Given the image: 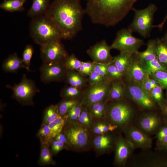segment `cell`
I'll return each instance as SVG.
<instances>
[{
  "label": "cell",
  "instance_id": "ba28073f",
  "mask_svg": "<svg viewBox=\"0 0 167 167\" xmlns=\"http://www.w3.org/2000/svg\"><path fill=\"white\" fill-rule=\"evenodd\" d=\"M119 100H115L116 102L110 105L107 102L105 120L118 127L125 123L129 119L131 113L130 108Z\"/></svg>",
  "mask_w": 167,
  "mask_h": 167
},
{
  "label": "cell",
  "instance_id": "2e32d148",
  "mask_svg": "<svg viewBox=\"0 0 167 167\" xmlns=\"http://www.w3.org/2000/svg\"><path fill=\"white\" fill-rule=\"evenodd\" d=\"M22 68L28 70L22 58H19L15 53L9 55L2 65V70L6 72L16 73Z\"/></svg>",
  "mask_w": 167,
  "mask_h": 167
},
{
  "label": "cell",
  "instance_id": "7bdbcfd3",
  "mask_svg": "<svg viewBox=\"0 0 167 167\" xmlns=\"http://www.w3.org/2000/svg\"><path fill=\"white\" fill-rule=\"evenodd\" d=\"M101 122L103 133L113 131L118 127L117 125L111 123L105 120L101 121Z\"/></svg>",
  "mask_w": 167,
  "mask_h": 167
},
{
  "label": "cell",
  "instance_id": "d6a6232c",
  "mask_svg": "<svg viewBox=\"0 0 167 167\" xmlns=\"http://www.w3.org/2000/svg\"><path fill=\"white\" fill-rule=\"evenodd\" d=\"M58 113L57 105H51L46 110L44 118V121L48 124L55 120L58 116Z\"/></svg>",
  "mask_w": 167,
  "mask_h": 167
},
{
  "label": "cell",
  "instance_id": "9f6ffc18",
  "mask_svg": "<svg viewBox=\"0 0 167 167\" xmlns=\"http://www.w3.org/2000/svg\"><path fill=\"white\" fill-rule=\"evenodd\" d=\"M165 111L166 112H167V106L165 108Z\"/></svg>",
  "mask_w": 167,
  "mask_h": 167
},
{
  "label": "cell",
  "instance_id": "b9f144b4",
  "mask_svg": "<svg viewBox=\"0 0 167 167\" xmlns=\"http://www.w3.org/2000/svg\"><path fill=\"white\" fill-rule=\"evenodd\" d=\"M64 148H67L66 145L63 143L54 140L51 145V150L52 152L56 154Z\"/></svg>",
  "mask_w": 167,
  "mask_h": 167
},
{
  "label": "cell",
  "instance_id": "f546056e",
  "mask_svg": "<svg viewBox=\"0 0 167 167\" xmlns=\"http://www.w3.org/2000/svg\"><path fill=\"white\" fill-rule=\"evenodd\" d=\"M158 123L157 117L154 115H149L144 117L141 121V127L147 131H151L154 130Z\"/></svg>",
  "mask_w": 167,
  "mask_h": 167
},
{
  "label": "cell",
  "instance_id": "f1b7e54d",
  "mask_svg": "<svg viewBox=\"0 0 167 167\" xmlns=\"http://www.w3.org/2000/svg\"><path fill=\"white\" fill-rule=\"evenodd\" d=\"M142 63L146 73L148 75H152L159 71L167 70V68L159 61L157 58Z\"/></svg>",
  "mask_w": 167,
  "mask_h": 167
},
{
  "label": "cell",
  "instance_id": "7a4b0ae2",
  "mask_svg": "<svg viewBox=\"0 0 167 167\" xmlns=\"http://www.w3.org/2000/svg\"><path fill=\"white\" fill-rule=\"evenodd\" d=\"M138 0H87L85 14L93 24L113 27L122 21Z\"/></svg>",
  "mask_w": 167,
  "mask_h": 167
},
{
  "label": "cell",
  "instance_id": "816d5d0a",
  "mask_svg": "<svg viewBox=\"0 0 167 167\" xmlns=\"http://www.w3.org/2000/svg\"><path fill=\"white\" fill-rule=\"evenodd\" d=\"M82 65L91 72L93 71L94 66V63L93 62H83Z\"/></svg>",
  "mask_w": 167,
  "mask_h": 167
},
{
  "label": "cell",
  "instance_id": "e575fe53",
  "mask_svg": "<svg viewBox=\"0 0 167 167\" xmlns=\"http://www.w3.org/2000/svg\"><path fill=\"white\" fill-rule=\"evenodd\" d=\"M122 74L112 63L108 65L107 78L111 81L119 80L123 76Z\"/></svg>",
  "mask_w": 167,
  "mask_h": 167
},
{
  "label": "cell",
  "instance_id": "52a82bcc",
  "mask_svg": "<svg viewBox=\"0 0 167 167\" xmlns=\"http://www.w3.org/2000/svg\"><path fill=\"white\" fill-rule=\"evenodd\" d=\"M132 32L129 28H123L119 30L110 45L112 49H117L120 53L137 54L139 49L144 44V41L134 36Z\"/></svg>",
  "mask_w": 167,
  "mask_h": 167
},
{
  "label": "cell",
  "instance_id": "ab89813d",
  "mask_svg": "<svg viewBox=\"0 0 167 167\" xmlns=\"http://www.w3.org/2000/svg\"><path fill=\"white\" fill-rule=\"evenodd\" d=\"M109 63L103 64L94 63V66L93 71H95L101 75L107 78L108 68Z\"/></svg>",
  "mask_w": 167,
  "mask_h": 167
},
{
  "label": "cell",
  "instance_id": "680465c9",
  "mask_svg": "<svg viewBox=\"0 0 167 167\" xmlns=\"http://www.w3.org/2000/svg\"></svg>",
  "mask_w": 167,
  "mask_h": 167
},
{
  "label": "cell",
  "instance_id": "30bf717a",
  "mask_svg": "<svg viewBox=\"0 0 167 167\" xmlns=\"http://www.w3.org/2000/svg\"><path fill=\"white\" fill-rule=\"evenodd\" d=\"M13 92V96L19 101L23 102H29L35 94L39 91L34 82L27 78L24 74L20 82L10 87Z\"/></svg>",
  "mask_w": 167,
  "mask_h": 167
},
{
  "label": "cell",
  "instance_id": "277c9868",
  "mask_svg": "<svg viewBox=\"0 0 167 167\" xmlns=\"http://www.w3.org/2000/svg\"><path fill=\"white\" fill-rule=\"evenodd\" d=\"M29 30L33 41L41 46L62 39L54 24L44 15L32 18Z\"/></svg>",
  "mask_w": 167,
  "mask_h": 167
},
{
  "label": "cell",
  "instance_id": "681fc988",
  "mask_svg": "<svg viewBox=\"0 0 167 167\" xmlns=\"http://www.w3.org/2000/svg\"><path fill=\"white\" fill-rule=\"evenodd\" d=\"M77 71L84 76H88L91 72H92L82 65H81L79 69Z\"/></svg>",
  "mask_w": 167,
  "mask_h": 167
},
{
  "label": "cell",
  "instance_id": "d4e9b609",
  "mask_svg": "<svg viewBox=\"0 0 167 167\" xmlns=\"http://www.w3.org/2000/svg\"><path fill=\"white\" fill-rule=\"evenodd\" d=\"M26 0H4L0 5V8L9 12L22 11L24 10L23 5Z\"/></svg>",
  "mask_w": 167,
  "mask_h": 167
},
{
  "label": "cell",
  "instance_id": "7c38bea8",
  "mask_svg": "<svg viewBox=\"0 0 167 167\" xmlns=\"http://www.w3.org/2000/svg\"><path fill=\"white\" fill-rule=\"evenodd\" d=\"M112 49L111 46L103 40L91 46L87 53L93 62L108 64L111 62L113 58L110 54Z\"/></svg>",
  "mask_w": 167,
  "mask_h": 167
},
{
  "label": "cell",
  "instance_id": "f5cc1de1",
  "mask_svg": "<svg viewBox=\"0 0 167 167\" xmlns=\"http://www.w3.org/2000/svg\"><path fill=\"white\" fill-rule=\"evenodd\" d=\"M167 20V11L166 14L164 17L162 21L159 24L156 25H153V28H158L160 29H162Z\"/></svg>",
  "mask_w": 167,
  "mask_h": 167
},
{
  "label": "cell",
  "instance_id": "5b68a950",
  "mask_svg": "<svg viewBox=\"0 0 167 167\" xmlns=\"http://www.w3.org/2000/svg\"><path fill=\"white\" fill-rule=\"evenodd\" d=\"M156 6L152 3L141 10L132 8L135 12L133 20L128 28L136 32L144 38L149 37L152 28L154 15L157 10Z\"/></svg>",
  "mask_w": 167,
  "mask_h": 167
},
{
  "label": "cell",
  "instance_id": "6f0895ef",
  "mask_svg": "<svg viewBox=\"0 0 167 167\" xmlns=\"http://www.w3.org/2000/svg\"><path fill=\"white\" fill-rule=\"evenodd\" d=\"M166 148L167 149V143L166 144Z\"/></svg>",
  "mask_w": 167,
  "mask_h": 167
},
{
  "label": "cell",
  "instance_id": "6da1fadb",
  "mask_svg": "<svg viewBox=\"0 0 167 167\" xmlns=\"http://www.w3.org/2000/svg\"><path fill=\"white\" fill-rule=\"evenodd\" d=\"M84 14L80 0H54L44 15L54 24L62 39L71 40L82 29Z\"/></svg>",
  "mask_w": 167,
  "mask_h": 167
},
{
  "label": "cell",
  "instance_id": "f6af8a7d",
  "mask_svg": "<svg viewBox=\"0 0 167 167\" xmlns=\"http://www.w3.org/2000/svg\"><path fill=\"white\" fill-rule=\"evenodd\" d=\"M50 130L48 124L42 126L38 132V135L42 137H48L50 138Z\"/></svg>",
  "mask_w": 167,
  "mask_h": 167
},
{
  "label": "cell",
  "instance_id": "d590c367",
  "mask_svg": "<svg viewBox=\"0 0 167 167\" xmlns=\"http://www.w3.org/2000/svg\"><path fill=\"white\" fill-rule=\"evenodd\" d=\"M34 49L30 45H28L25 47L22 54V59L27 67L28 70H29L31 61Z\"/></svg>",
  "mask_w": 167,
  "mask_h": 167
},
{
  "label": "cell",
  "instance_id": "4dcf8cb0",
  "mask_svg": "<svg viewBox=\"0 0 167 167\" xmlns=\"http://www.w3.org/2000/svg\"><path fill=\"white\" fill-rule=\"evenodd\" d=\"M82 62L72 54L69 55L65 59L63 64L67 71H77L82 65Z\"/></svg>",
  "mask_w": 167,
  "mask_h": 167
},
{
  "label": "cell",
  "instance_id": "74e56055",
  "mask_svg": "<svg viewBox=\"0 0 167 167\" xmlns=\"http://www.w3.org/2000/svg\"><path fill=\"white\" fill-rule=\"evenodd\" d=\"M82 122L85 125L91 129L94 122L92 121L87 108L82 107L80 115Z\"/></svg>",
  "mask_w": 167,
  "mask_h": 167
},
{
  "label": "cell",
  "instance_id": "83f0119b",
  "mask_svg": "<svg viewBox=\"0 0 167 167\" xmlns=\"http://www.w3.org/2000/svg\"><path fill=\"white\" fill-rule=\"evenodd\" d=\"M79 101L75 99H63L57 105L59 114L62 116H65Z\"/></svg>",
  "mask_w": 167,
  "mask_h": 167
},
{
  "label": "cell",
  "instance_id": "484cf974",
  "mask_svg": "<svg viewBox=\"0 0 167 167\" xmlns=\"http://www.w3.org/2000/svg\"><path fill=\"white\" fill-rule=\"evenodd\" d=\"M66 122L65 117L59 114L55 120L48 124L50 130V138H54L62 132Z\"/></svg>",
  "mask_w": 167,
  "mask_h": 167
},
{
  "label": "cell",
  "instance_id": "44dd1931",
  "mask_svg": "<svg viewBox=\"0 0 167 167\" xmlns=\"http://www.w3.org/2000/svg\"><path fill=\"white\" fill-rule=\"evenodd\" d=\"M76 71H67L64 80L70 86L83 88L85 86L87 79Z\"/></svg>",
  "mask_w": 167,
  "mask_h": 167
},
{
  "label": "cell",
  "instance_id": "5bb4252c",
  "mask_svg": "<svg viewBox=\"0 0 167 167\" xmlns=\"http://www.w3.org/2000/svg\"><path fill=\"white\" fill-rule=\"evenodd\" d=\"M92 146L96 156L98 157L107 153L112 149L113 139L108 133L93 135Z\"/></svg>",
  "mask_w": 167,
  "mask_h": 167
},
{
  "label": "cell",
  "instance_id": "8d00e7d4",
  "mask_svg": "<svg viewBox=\"0 0 167 167\" xmlns=\"http://www.w3.org/2000/svg\"><path fill=\"white\" fill-rule=\"evenodd\" d=\"M107 80L108 79L98 73L92 71L88 75L87 81L89 85H92L104 82Z\"/></svg>",
  "mask_w": 167,
  "mask_h": 167
},
{
  "label": "cell",
  "instance_id": "603a6c76",
  "mask_svg": "<svg viewBox=\"0 0 167 167\" xmlns=\"http://www.w3.org/2000/svg\"><path fill=\"white\" fill-rule=\"evenodd\" d=\"M125 89L120 80L111 81L108 101L121 100L123 96Z\"/></svg>",
  "mask_w": 167,
  "mask_h": 167
},
{
  "label": "cell",
  "instance_id": "bcb514c9",
  "mask_svg": "<svg viewBox=\"0 0 167 167\" xmlns=\"http://www.w3.org/2000/svg\"><path fill=\"white\" fill-rule=\"evenodd\" d=\"M54 140L64 143L68 148V143L67 139L63 132H62L57 135L54 138Z\"/></svg>",
  "mask_w": 167,
  "mask_h": 167
},
{
  "label": "cell",
  "instance_id": "4fadbf2b",
  "mask_svg": "<svg viewBox=\"0 0 167 167\" xmlns=\"http://www.w3.org/2000/svg\"><path fill=\"white\" fill-rule=\"evenodd\" d=\"M127 91L131 97L138 104L146 108H151L154 103L148 92L140 84L134 81L129 83Z\"/></svg>",
  "mask_w": 167,
  "mask_h": 167
},
{
  "label": "cell",
  "instance_id": "d6986e66",
  "mask_svg": "<svg viewBox=\"0 0 167 167\" xmlns=\"http://www.w3.org/2000/svg\"><path fill=\"white\" fill-rule=\"evenodd\" d=\"M115 162L118 165L123 164L127 158L129 149L126 143L121 137L118 138L115 142Z\"/></svg>",
  "mask_w": 167,
  "mask_h": 167
},
{
  "label": "cell",
  "instance_id": "f35d334b",
  "mask_svg": "<svg viewBox=\"0 0 167 167\" xmlns=\"http://www.w3.org/2000/svg\"><path fill=\"white\" fill-rule=\"evenodd\" d=\"M52 156L49 149L46 147H43L41 149L40 161L43 164H46L52 161Z\"/></svg>",
  "mask_w": 167,
  "mask_h": 167
},
{
  "label": "cell",
  "instance_id": "3957f363",
  "mask_svg": "<svg viewBox=\"0 0 167 167\" xmlns=\"http://www.w3.org/2000/svg\"><path fill=\"white\" fill-rule=\"evenodd\" d=\"M62 132L67 139L68 148L76 152L89 151L93 135L91 130L77 121L66 122Z\"/></svg>",
  "mask_w": 167,
  "mask_h": 167
},
{
  "label": "cell",
  "instance_id": "836d02e7",
  "mask_svg": "<svg viewBox=\"0 0 167 167\" xmlns=\"http://www.w3.org/2000/svg\"><path fill=\"white\" fill-rule=\"evenodd\" d=\"M152 75L162 88L167 89V70L159 71Z\"/></svg>",
  "mask_w": 167,
  "mask_h": 167
},
{
  "label": "cell",
  "instance_id": "8fae6325",
  "mask_svg": "<svg viewBox=\"0 0 167 167\" xmlns=\"http://www.w3.org/2000/svg\"><path fill=\"white\" fill-rule=\"evenodd\" d=\"M40 71L41 80L47 84L64 79L67 70L63 62H52L43 63Z\"/></svg>",
  "mask_w": 167,
  "mask_h": 167
},
{
  "label": "cell",
  "instance_id": "ee69618b",
  "mask_svg": "<svg viewBox=\"0 0 167 167\" xmlns=\"http://www.w3.org/2000/svg\"><path fill=\"white\" fill-rule=\"evenodd\" d=\"M91 131L93 136L103 134L101 121L94 123Z\"/></svg>",
  "mask_w": 167,
  "mask_h": 167
},
{
  "label": "cell",
  "instance_id": "cb8c5ba5",
  "mask_svg": "<svg viewBox=\"0 0 167 167\" xmlns=\"http://www.w3.org/2000/svg\"><path fill=\"white\" fill-rule=\"evenodd\" d=\"M83 92L82 88L69 85L64 87L60 94L63 99H75L79 101Z\"/></svg>",
  "mask_w": 167,
  "mask_h": 167
},
{
  "label": "cell",
  "instance_id": "7402d4cb",
  "mask_svg": "<svg viewBox=\"0 0 167 167\" xmlns=\"http://www.w3.org/2000/svg\"><path fill=\"white\" fill-rule=\"evenodd\" d=\"M138 58L142 63L150 61L157 58L156 40H149L146 49L137 54Z\"/></svg>",
  "mask_w": 167,
  "mask_h": 167
},
{
  "label": "cell",
  "instance_id": "11a10c76",
  "mask_svg": "<svg viewBox=\"0 0 167 167\" xmlns=\"http://www.w3.org/2000/svg\"><path fill=\"white\" fill-rule=\"evenodd\" d=\"M163 141L164 143H167V136L165 137L162 141Z\"/></svg>",
  "mask_w": 167,
  "mask_h": 167
},
{
  "label": "cell",
  "instance_id": "e0dca14e",
  "mask_svg": "<svg viewBox=\"0 0 167 167\" xmlns=\"http://www.w3.org/2000/svg\"><path fill=\"white\" fill-rule=\"evenodd\" d=\"M107 101L97 102L87 108L94 123L105 120Z\"/></svg>",
  "mask_w": 167,
  "mask_h": 167
},
{
  "label": "cell",
  "instance_id": "60d3db41",
  "mask_svg": "<svg viewBox=\"0 0 167 167\" xmlns=\"http://www.w3.org/2000/svg\"><path fill=\"white\" fill-rule=\"evenodd\" d=\"M162 88L159 84L153 88L151 90L152 96L157 101H161L163 97Z\"/></svg>",
  "mask_w": 167,
  "mask_h": 167
},
{
  "label": "cell",
  "instance_id": "8992f818",
  "mask_svg": "<svg viewBox=\"0 0 167 167\" xmlns=\"http://www.w3.org/2000/svg\"><path fill=\"white\" fill-rule=\"evenodd\" d=\"M111 81L107 80L102 83L89 85L84 91L79 100L82 107L88 108L96 103L108 101Z\"/></svg>",
  "mask_w": 167,
  "mask_h": 167
},
{
  "label": "cell",
  "instance_id": "1f68e13d",
  "mask_svg": "<svg viewBox=\"0 0 167 167\" xmlns=\"http://www.w3.org/2000/svg\"><path fill=\"white\" fill-rule=\"evenodd\" d=\"M130 134L131 138L136 143L141 145H145L149 142V139L139 131L135 129L130 131Z\"/></svg>",
  "mask_w": 167,
  "mask_h": 167
},
{
  "label": "cell",
  "instance_id": "db71d44e",
  "mask_svg": "<svg viewBox=\"0 0 167 167\" xmlns=\"http://www.w3.org/2000/svg\"><path fill=\"white\" fill-rule=\"evenodd\" d=\"M161 40L167 44V30Z\"/></svg>",
  "mask_w": 167,
  "mask_h": 167
},
{
  "label": "cell",
  "instance_id": "7dc6e473",
  "mask_svg": "<svg viewBox=\"0 0 167 167\" xmlns=\"http://www.w3.org/2000/svg\"><path fill=\"white\" fill-rule=\"evenodd\" d=\"M148 75V74L147 75L141 84L148 92L151 91L152 89V87L150 81V78H149Z\"/></svg>",
  "mask_w": 167,
  "mask_h": 167
},
{
  "label": "cell",
  "instance_id": "f907efd6",
  "mask_svg": "<svg viewBox=\"0 0 167 167\" xmlns=\"http://www.w3.org/2000/svg\"><path fill=\"white\" fill-rule=\"evenodd\" d=\"M82 108V106L80 103L79 101L73 107L75 112L78 118L80 115Z\"/></svg>",
  "mask_w": 167,
  "mask_h": 167
},
{
  "label": "cell",
  "instance_id": "ffe728a7",
  "mask_svg": "<svg viewBox=\"0 0 167 167\" xmlns=\"http://www.w3.org/2000/svg\"><path fill=\"white\" fill-rule=\"evenodd\" d=\"M32 6L28 11V15L32 18L44 15L49 8L50 0H32Z\"/></svg>",
  "mask_w": 167,
  "mask_h": 167
},
{
  "label": "cell",
  "instance_id": "ac0fdd59",
  "mask_svg": "<svg viewBox=\"0 0 167 167\" xmlns=\"http://www.w3.org/2000/svg\"><path fill=\"white\" fill-rule=\"evenodd\" d=\"M133 55L128 53H120L119 55L113 57L111 62L123 75L126 72L132 62Z\"/></svg>",
  "mask_w": 167,
  "mask_h": 167
},
{
  "label": "cell",
  "instance_id": "9c48e42d",
  "mask_svg": "<svg viewBox=\"0 0 167 167\" xmlns=\"http://www.w3.org/2000/svg\"><path fill=\"white\" fill-rule=\"evenodd\" d=\"M41 57L43 63L63 62L69 55L61 42V39L51 42L41 46Z\"/></svg>",
  "mask_w": 167,
  "mask_h": 167
},
{
  "label": "cell",
  "instance_id": "4316f807",
  "mask_svg": "<svg viewBox=\"0 0 167 167\" xmlns=\"http://www.w3.org/2000/svg\"><path fill=\"white\" fill-rule=\"evenodd\" d=\"M156 41L157 59L167 68V44L159 38H156Z\"/></svg>",
  "mask_w": 167,
  "mask_h": 167
},
{
  "label": "cell",
  "instance_id": "9a60e30c",
  "mask_svg": "<svg viewBox=\"0 0 167 167\" xmlns=\"http://www.w3.org/2000/svg\"><path fill=\"white\" fill-rule=\"evenodd\" d=\"M133 56L132 62L126 73L133 81L142 84L148 74L142 63L139 60L137 54H136L135 58H134Z\"/></svg>",
  "mask_w": 167,
  "mask_h": 167
},
{
  "label": "cell",
  "instance_id": "c3c4849f",
  "mask_svg": "<svg viewBox=\"0 0 167 167\" xmlns=\"http://www.w3.org/2000/svg\"><path fill=\"white\" fill-rule=\"evenodd\" d=\"M167 136V127H165L163 128L158 133L157 137L158 139L162 141L163 139Z\"/></svg>",
  "mask_w": 167,
  "mask_h": 167
}]
</instances>
